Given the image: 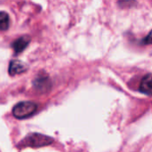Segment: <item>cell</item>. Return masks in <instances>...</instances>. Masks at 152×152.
Returning <instances> with one entry per match:
<instances>
[{"instance_id": "obj_1", "label": "cell", "mask_w": 152, "mask_h": 152, "mask_svg": "<svg viewBox=\"0 0 152 152\" xmlns=\"http://www.w3.org/2000/svg\"><path fill=\"white\" fill-rule=\"evenodd\" d=\"M53 142V139L52 137L37 134V133H33L28 134L20 142V148H41L45 146H48Z\"/></svg>"}, {"instance_id": "obj_2", "label": "cell", "mask_w": 152, "mask_h": 152, "mask_svg": "<svg viewBox=\"0 0 152 152\" xmlns=\"http://www.w3.org/2000/svg\"><path fill=\"white\" fill-rule=\"evenodd\" d=\"M37 109V105L32 102H21L13 107L12 114L18 119H25L35 114Z\"/></svg>"}, {"instance_id": "obj_3", "label": "cell", "mask_w": 152, "mask_h": 152, "mask_svg": "<svg viewBox=\"0 0 152 152\" xmlns=\"http://www.w3.org/2000/svg\"><path fill=\"white\" fill-rule=\"evenodd\" d=\"M34 87L41 93L47 92L51 87V82L47 76H39L33 81Z\"/></svg>"}, {"instance_id": "obj_4", "label": "cell", "mask_w": 152, "mask_h": 152, "mask_svg": "<svg viewBox=\"0 0 152 152\" xmlns=\"http://www.w3.org/2000/svg\"><path fill=\"white\" fill-rule=\"evenodd\" d=\"M27 69H28V66L24 62L18 60H12L10 62L8 72L10 76H16L24 73L25 71H27Z\"/></svg>"}, {"instance_id": "obj_5", "label": "cell", "mask_w": 152, "mask_h": 152, "mask_svg": "<svg viewBox=\"0 0 152 152\" xmlns=\"http://www.w3.org/2000/svg\"><path fill=\"white\" fill-rule=\"evenodd\" d=\"M139 91L146 95H152V74L149 73L142 78Z\"/></svg>"}, {"instance_id": "obj_6", "label": "cell", "mask_w": 152, "mask_h": 152, "mask_svg": "<svg viewBox=\"0 0 152 152\" xmlns=\"http://www.w3.org/2000/svg\"><path fill=\"white\" fill-rule=\"evenodd\" d=\"M29 41H30V39L27 36H23V37H20L18 39H16L12 44V48L13 49L15 54H19L20 53H21L22 51H24L25 48L29 44Z\"/></svg>"}, {"instance_id": "obj_7", "label": "cell", "mask_w": 152, "mask_h": 152, "mask_svg": "<svg viewBox=\"0 0 152 152\" xmlns=\"http://www.w3.org/2000/svg\"><path fill=\"white\" fill-rule=\"evenodd\" d=\"M10 25L9 15L4 12H0V31L7 30Z\"/></svg>"}, {"instance_id": "obj_8", "label": "cell", "mask_w": 152, "mask_h": 152, "mask_svg": "<svg viewBox=\"0 0 152 152\" xmlns=\"http://www.w3.org/2000/svg\"><path fill=\"white\" fill-rule=\"evenodd\" d=\"M118 3L122 7H130L135 4L134 0H120Z\"/></svg>"}, {"instance_id": "obj_9", "label": "cell", "mask_w": 152, "mask_h": 152, "mask_svg": "<svg viewBox=\"0 0 152 152\" xmlns=\"http://www.w3.org/2000/svg\"><path fill=\"white\" fill-rule=\"evenodd\" d=\"M142 42H143V44H145V45H151L152 44V30L151 31V33L146 37H144V39L142 40Z\"/></svg>"}]
</instances>
